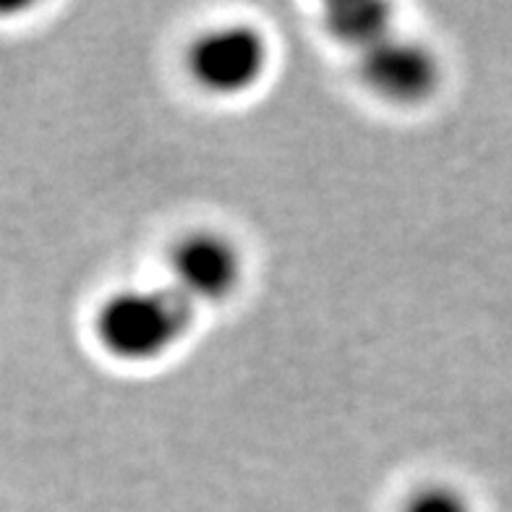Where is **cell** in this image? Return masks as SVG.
I'll return each instance as SVG.
<instances>
[{
	"label": "cell",
	"instance_id": "obj_1",
	"mask_svg": "<svg viewBox=\"0 0 512 512\" xmlns=\"http://www.w3.org/2000/svg\"><path fill=\"white\" fill-rule=\"evenodd\" d=\"M196 306L170 288L123 290L97 314V337L123 361H155L173 351L194 324Z\"/></svg>",
	"mask_w": 512,
	"mask_h": 512
},
{
	"label": "cell",
	"instance_id": "obj_2",
	"mask_svg": "<svg viewBox=\"0 0 512 512\" xmlns=\"http://www.w3.org/2000/svg\"><path fill=\"white\" fill-rule=\"evenodd\" d=\"M267 42L251 27L212 29L191 48V74L215 95H241L267 71Z\"/></svg>",
	"mask_w": 512,
	"mask_h": 512
},
{
	"label": "cell",
	"instance_id": "obj_3",
	"mask_svg": "<svg viewBox=\"0 0 512 512\" xmlns=\"http://www.w3.org/2000/svg\"><path fill=\"white\" fill-rule=\"evenodd\" d=\"M361 79L382 100L418 105L437 92L442 66L424 42L390 34L387 40L361 53Z\"/></svg>",
	"mask_w": 512,
	"mask_h": 512
},
{
	"label": "cell",
	"instance_id": "obj_4",
	"mask_svg": "<svg viewBox=\"0 0 512 512\" xmlns=\"http://www.w3.org/2000/svg\"><path fill=\"white\" fill-rule=\"evenodd\" d=\"M173 277V288L194 306L223 301L241 283V251L220 233H194L173 251Z\"/></svg>",
	"mask_w": 512,
	"mask_h": 512
},
{
	"label": "cell",
	"instance_id": "obj_5",
	"mask_svg": "<svg viewBox=\"0 0 512 512\" xmlns=\"http://www.w3.org/2000/svg\"><path fill=\"white\" fill-rule=\"evenodd\" d=\"M327 27L348 48L366 53L392 34L390 6L374 3V0H358V3H335L327 8Z\"/></svg>",
	"mask_w": 512,
	"mask_h": 512
},
{
	"label": "cell",
	"instance_id": "obj_6",
	"mask_svg": "<svg viewBox=\"0 0 512 512\" xmlns=\"http://www.w3.org/2000/svg\"><path fill=\"white\" fill-rule=\"evenodd\" d=\"M403 512H476L471 499L460 489L445 484H434L418 489L403 505Z\"/></svg>",
	"mask_w": 512,
	"mask_h": 512
}]
</instances>
